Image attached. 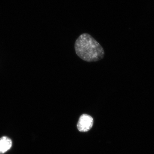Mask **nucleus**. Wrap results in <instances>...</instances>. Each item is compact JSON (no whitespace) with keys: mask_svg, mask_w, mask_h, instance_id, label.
Here are the masks:
<instances>
[{"mask_svg":"<svg viewBox=\"0 0 154 154\" xmlns=\"http://www.w3.org/2000/svg\"><path fill=\"white\" fill-rule=\"evenodd\" d=\"M75 49L77 55L88 62L101 60L105 56V51L98 41L90 34H81L75 42Z\"/></svg>","mask_w":154,"mask_h":154,"instance_id":"1","label":"nucleus"},{"mask_svg":"<svg viewBox=\"0 0 154 154\" xmlns=\"http://www.w3.org/2000/svg\"><path fill=\"white\" fill-rule=\"evenodd\" d=\"M94 124V119L91 116L83 114L80 116L77 128L81 132H87L92 128Z\"/></svg>","mask_w":154,"mask_h":154,"instance_id":"2","label":"nucleus"},{"mask_svg":"<svg viewBox=\"0 0 154 154\" xmlns=\"http://www.w3.org/2000/svg\"><path fill=\"white\" fill-rule=\"evenodd\" d=\"M12 146L11 139L7 137H3L0 138V154H3L8 151Z\"/></svg>","mask_w":154,"mask_h":154,"instance_id":"3","label":"nucleus"}]
</instances>
